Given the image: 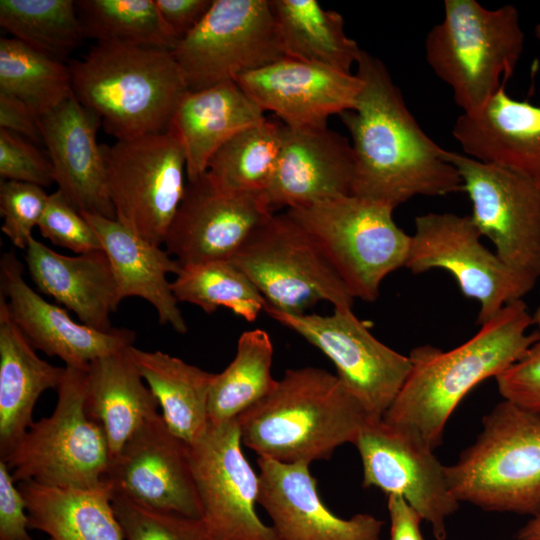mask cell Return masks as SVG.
Returning a JSON list of instances; mask_svg holds the SVG:
<instances>
[{"label":"cell","instance_id":"1","mask_svg":"<svg viewBox=\"0 0 540 540\" xmlns=\"http://www.w3.org/2000/svg\"><path fill=\"white\" fill-rule=\"evenodd\" d=\"M356 66L363 86L355 107L340 115L352 139V195L395 209L415 196L461 191L448 150L419 126L384 63L362 50Z\"/></svg>","mask_w":540,"mask_h":540},{"label":"cell","instance_id":"2","mask_svg":"<svg viewBox=\"0 0 540 540\" xmlns=\"http://www.w3.org/2000/svg\"><path fill=\"white\" fill-rule=\"evenodd\" d=\"M522 299L505 305L461 345L443 351L432 345L411 350V370L382 419L417 433L433 449L461 400L479 383L518 361L538 338Z\"/></svg>","mask_w":540,"mask_h":540},{"label":"cell","instance_id":"3","mask_svg":"<svg viewBox=\"0 0 540 540\" xmlns=\"http://www.w3.org/2000/svg\"><path fill=\"white\" fill-rule=\"evenodd\" d=\"M368 418L337 375L316 367L286 370L237 417L242 444L258 457L308 465L354 444Z\"/></svg>","mask_w":540,"mask_h":540},{"label":"cell","instance_id":"4","mask_svg":"<svg viewBox=\"0 0 540 540\" xmlns=\"http://www.w3.org/2000/svg\"><path fill=\"white\" fill-rule=\"evenodd\" d=\"M68 66L73 95L116 140L167 131L189 91L167 49L96 42Z\"/></svg>","mask_w":540,"mask_h":540},{"label":"cell","instance_id":"5","mask_svg":"<svg viewBox=\"0 0 540 540\" xmlns=\"http://www.w3.org/2000/svg\"><path fill=\"white\" fill-rule=\"evenodd\" d=\"M525 35L517 8L487 9L475 0H445L444 16L425 40V57L463 113L482 107L512 77Z\"/></svg>","mask_w":540,"mask_h":540},{"label":"cell","instance_id":"6","mask_svg":"<svg viewBox=\"0 0 540 540\" xmlns=\"http://www.w3.org/2000/svg\"><path fill=\"white\" fill-rule=\"evenodd\" d=\"M476 441L445 467L453 496L486 511L540 510V412L507 400L482 420Z\"/></svg>","mask_w":540,"mask_h":540},{"label":"cell","instance_id":"7","mask_svg":"<svg viewBox=\"0 0 540 540\" xmlns=\"http://www.w3.org/2000/svg\"><path fill=\"white\" fill-rule=\"evenodd\" d=\"M87 368L65 366L55 409L34 422L3 460L15 483L63 489L105 486L112 457L101 426L85 410Z\"/></svg>","mask_w":540,"mask_h":540},{"label":"cell","instance_id":"8","mask_svg":"<svg viewBox=\"0 0 540 540\" xmlns=\"http://www.w3.org/2000/svg\"><path fill=\"white\" fill-rule=\"evenodd\" d=\"M393 208L345 195L286 210L315 240L351 295L379 296L382 281L405 263L411 235L397 226Z\"/></svg>","mask_w":540,"mask_h":540},{"label":"cell","instance_id":"9","mask_svg":"<svg viewBox=\"0 0 540 540\" xmlns=\"http://www.w3.org/2000/svg\"><path fill=\"white\" fill-rule=\"evenodd\" d=\"M268 307L303 314L320 301L352 308L354 297L311 235L287 212L262 221L230 259Z\"/></svg>","mask_w":540,"mask_h":540},{"label":"cell","instance_id":"10","mask_svg":"<svg viewBox=\"0 0 540 540\" xmlns=\"http://www.w3.org/2000/svg\"><path fill=\"white\" fill-rule=\"evenodd\" d=\"M101 148L116 220L148 242L163 245L186 189L181 145L165 131Z\"/></svg>","mask_w":540,"mask_h":540},{"label":"cell","instance_id":"11","mask_svg":"<svg viewBox=\"0 0 540 540\" xmlns=\"http://www.w3.org/2000/svg\"><path fill=\"white\" fill-rule=\"evenodd\" d=\"M172 54L189 91L235 81L285 58L269 0H213Z\"/></svg>","mask_w":540,"mask_h":540},{"label":"cell","instance_id":"12","mask_svg":"<svg viewBox=\"0 0 540 540\" xmlns=\"http://www.w3.org/2000/svg\"><path fill=\"white\" fill-rule=\"evenodd\" d=\"M472 204L470 215L495 254L514 274L535 286L540 279V182L448 151Z\"/></svg>","mask_w":540,"mask_h":540},{"label":"cell","instance_id":"13","mask_svg":"<svg viewBox=\"0 0 540 540\" xmlns=\"http://www.w3.org/2000/svg\"><path fill=\"white\" fill-rule=\"evenodd\" d=\"M414 226L405 267L414 274L448 271L461 293L479 303L477 324L488 322L534 288L481 243L470 215L430 212L417 216Z\"/></svg>","mask_w":540,"mask_h":540},{"label":"cell","instance_id":"14","mask_svg":"<svg viewBox=\"0 0 540 540\" xmlns=\"http://www.w3.org/2000/svg\"><path fill=\"white\" fill-rule=\"evenodd\" d=\"M264 311L333 362L337 376L369 417H383L410 373L409 356L374 337L352 308H334L330 315L289 314L268 306Z\"/></svg>","mask_w":540,"mask_h":540},{"label":"cell","instance_id":"15","mask_svg":"<svg viewBox=\"0 0 540 540\" xmlns=\"http://www.w3.org/2000/svg\"><path fill=\"white\" fill-rule=\"evenodd\" d=\"M238 419L209 422L189 445L201 520L211 540H280L257 514L259 475L242 451Z\"/></svg>","mask_w":540,"mask_h":540},{"label":"cell","instance_id":"16","mask_svg":"<svg viewBox=\"0 0 540 540\" xmlns=\"http://www.w3.org/2000/svg\"><path fill=\"white\" fill-rule=\"evenodd\" d=\"M354 445L363 466V486L402 496L432 529L436 540L447 537L446 520L457 511L445 467L417 433L369 417Z\"/></svg>","mask_w":540,"mask_h":540},{"label":"cell","instance_id":"17","mask_svg":"<svg viewBox=\"0 0 540 540\" xmlns=\"http://www.w3.org/2000/svg\"><path fill=\"white\" fill-rule=\"evenodd\" d=\"M105 484L144 506L201 519L189 445L160 413L147 419L112 459Z\"/></svg>","mask_w":540,"mask_h":540},{"label":"cell","instance_id":"18","mask_svg":"<svg viewBox=\"0 0 540 540\" xmlns=\"http://www.w3.org/2000/svg\"><path fill=\"white\" fill-rule=\"evenodd\" d=\"M273 213L265 195L224 192L204 174L186 184L164 242L165 250L182 267L230 260L251 232Z\"/></svg>","mask_w":540,"mask_h":540},{"label":"cell","instance_id":"19","mask_svg":"<svg viewBox=\"0 0 540 540\" xmlns=\"http://www.w3.org/2000/svg\"><path fill=\"white\" fill-rule=\"evenodd\" d=\"M235 82L264 111L292 128L326 127L329 117L352 110L363 86L357 74L282 58Z\"/></svg>","mask_w":540,"mask_h":540},{"label":"cell","instance_id":"20","mask_svg":"<svg viewBox=\"0 0 540 540\" xmlns=\"http://www.w3.org/2000/svg\"><path fill=\"white\" fill-rule=\"evenodd\" d=\"M0 296L31 345L59 357L66 366L86 369L96 359L129 348L135 340L132 330H96L75 322L66 310L46 301L24 280L23 265L13 250L0 259Z\"/></svg>","mask_w":540,"mask_h":540},{"label":"cell","instance_id":"21","mask_svg":"<svg viewBox=\"0 0 540 540\" xmlns=\"http://www.w3.org/2000/svg\"><path fill=\"white\" fill-rule=\"evenodd\" d=\"M260 504L280 540H380L384 523L360 513L341 518L323 503L309 465L258 457Z\"/></svg>","mask_w":540,"mask_h":540},{"label":"cell","instance_id":"22","mask_svg":"<svg viewBox=\"0 0 540 540\" xmlns=\"http://www.w3.org/2000/svg\"><path fill=\"white\" fill-rule=\"evenodd\" d=\"M354 172L353 149L347 138L327 126L284 125L277 166L265 196L275 211L352 195Z\"/></svg>","mask_w":540,"mask_h":540},{"label":"cell","instance_id":"23","mask_svg":"<svg viewBox=\"0 0 540 540\" xmlns=\"http://www.w3.org/2000/svg\"><path fill=\"white\" fill-rule=\"evenodd\" d=\"M100 126V119L73 94L40 117L57 190L81 213L116 219L102 148L97 142Z\"/></svg>","mask_w":540,"mask_h":540},{"label":"cell","instance_id":"24","mask_svg":"<svg viewBox=\"0 0 540 540\" xmlns=\"http://www.w3.org/2000/svg\"><path fill=\"white\" fill-rule=\"evenodd\" d=\"M464 154L540 182V106L510 97L505 86L452 128Z\"/></svg>","mask_w":540,"mask_h":540},{"label":"cell","instance_id":"25","mask_svg":"<svg viewBox=\"0 0 540 540\" xmlns=\"http://www.w3.org/2000/svg\"><path fill=\"white\" fill-rule=\"evenodd\" d=\"M24 258L40 292L73 311L81 323L103 332L113 329L110 317L121 300L103 250L66 256L32 236Z\"/></svg>","mask_w":540,"mask_h":540},{"label":"cell","instance_id":"26","mask_svg":"<svg viewBox=\"0 0 540 540\" xmlns=\"http://www.w3.org/2000/svg\"><path fill=\"white\" fill-rule=\"evenodd\" d=\"M96 232L115 278L119 298L140 297L156 310L161 325L177 333L188 330L168 274L177 275L182 266L161 246L139 237L116 219L82 213Z\"/></svg>","mask_w":540,"mask_h":540},{"label":"cell","instance_id":"27","mask_svg":"<svg viewBox=\"0 0 540 540\" xmlns=\"http://www.w3.org/2000/svg\"><path fill=\"white\" fill-rule=\"evenodd\" d=\"M265 119V112L235 81L188 91L167 130L182 147L188 182L205 174L213 155L228 140Z\"/></svg>","mask_w":540,"mask_h":540},{"label":"cell","instance_id":"28","mask_svg":"<svg viewBox=\"0 0 540 540\" xmlns=\"http://www.w3.org/2000/svg\"><path fill=\"white\" fill-rule=\"evenodd\" d=\"M65 367L41 359L13 321L0 296V460H4L34 423L40 395L58 389Z\"/></svg>","mask_w":540,"mask_h":540},{"label":"cell","instance_id":"29","mask_svg":"<svg viewBox=\"0 0 540 540\" xmlns=\"http://www.w3.org/2000/svg\"><path fill=\"white\" fill-rule=\"evenodd\" d=\"M128 348L93 361L87 368L85 410L103 429L112 459L132 434L158 412Z\"/></svg>","mask_w":540,"mask_h":540},{"label":"cell","instance_id":"30","mask_svg":"<svg viewBox=\"0 0 540 540\" xmlns=\"http://www.w3.org/2000/svg\"><path fill=\"white\" fill-rule=\"evenodd\" d=\"M128 353L161 408L170 431L188 445L209 425L208 402L214 373L161 351L134 347Z\"/></svg>","mask_w":540,"mask_h":540},{"label":"cell","instance_id":"31","mask_svg":"<svg viewBox=\"0 0 540 540\" xmlns=\"http://www.w3.org/2000/svg\"><path fill=\"white\" fill-rule=\"evenodd\" d=\"M30 527L48 540H125L111 503V489H63L18 483Z\"/></svg>","mask_w":540,"mask_h":540},{"label":"cell","instance_id":"32","mask_svg":"<svg viewBox=\"0 0 540 540\" xmlns=\"http://www.w3.org/2000/svg\"><path fill=\"white\" fill-rule=\"evenodd\" d=\"M285 58L352 73L362 49L347 36L343 17L316 0H269Z\"/></svg>","mask_w":540,"mask_h":540},{"label":"cell","instance_id":"33","mask_svg":"<svg viewBox=\"0 0 540 540\" xmlns=\"http://www.w3.org/2000/svg\"><path fill=\"white\" fill-rule=\"evenodd\" d=\"M284 124L266 118L228 140L211 158L205 175L219 190L265 195L275 172Z\"/></svg>","mask_w":540,"mask_h":540},{"label":"cell","instance_id":"34","mask_svg":"<svg viewBox=\"0 0 540 540\" xmlns=\"http://www.w3.org/2000/svg\"><path fill=\"white\" fill-rule=\"evenodd\" d=\"M273 344L262 329L244 331L235 357L214 375L208 402L209 422L219 424L237 418L265 397L275 386L272 377Z\"/></svg>","mask_w":540,"mask_h":540},{"label":"cell","instance_id":"35","mask_svg":"<svg viewBox=\"0 0 540 540\" xmlns=\"http://www.w3.org/2000/svg\"><path fill=\"white\" fill-rule=\"evenodd\" d=\"M0 25L12 38L62 62L86 39L72 0H1Z\"/></svg>","mask_w":540,"mask_h":540},{"label":"cell","instance_id":"36","mask_svg":"<svg viewBox=\"0 0 540 540\" xmlns=\"http://www.w3.org/2000/svg\"><path fill=\"white\" fill-rule=\"evenodd\" d=\"M0 91L19 98L40 117L72 94L68 64L14 38H0Z\"/></svg>","mask_w":540,"mask_h":540},{"label":"cell","instance_id":"37","mask_svg":"<svg viewBox=\"0 0 540 540\" xmlns=\"http://www.w3.org/2000/svg\"><path fill=\"white\" fill-rule=\"evenodd\" d=\"M171 288L178 302L196 305L206 313L226 307L249 322L267 305L252 281L229 259L183 266Z\"/></svg>","mask_w":540,"mask_h":540},{"label":"cell","instance_id":"38","mask_svg":"<svg viewBox=\"0 0 540 540\" xmlns=\"http://www.w3.org/2000/svg\"><path fill=\"white\" fill-rule=\"evenodd\" d=\"M85 38L174 50L155 0L76 1Z\"/></svg>","mask_w":540,"mask_h":540},{"label":"cell","instance_id":"39","mask_svg":"<svg viewBox=\"0 0 540 540\" xmlns=\"http://www.w3.org/2000/svg\"><path fill=\"white\" fill-rule=\"evenodd\" d=\"M111 503L125 540H211L199 518L153 509L116 493Z\"/></svg>","mask_w":540,"mask_h":540},{"label":"cell","instance_id":"40","mask_svg":"<svg viewBox=\"0 0 540 540\" xmlns=\"http://www.w3.org/2000/svg\"><path fill=\"white\" fill-rule=\"evenodd\" d=\"M49 194L43 187L12 180L0 182L1 231L13 246L26 249L32 230L45 211Z\"/></svg>","mask_w":540,"mask_h":540},{"label":"cell","instance_id":"41","mask_svg":"<svg viewBox=\"0 0 540 540\" xmlns=\"http://www.w3.org/2000/svg\"><path fill=\"white\" fill-rule=\"evenodd\" d=\"M38 229L43 238L77 255L103 250L90 223L59 190L49 194Z\"/></svg>","mask_w":540,"mask_h":540},{"label":"cell","instance_id":"42","mask_svg":"<svg viewBox=\"0 0 540 540\" xmlns=\"http://www.w3.org/2000/svg\"><path fill=\"white\" fill-rule=\"evenodd\" d=\"M0 176L12 180L50 186L54 181L53 167L49 157L30 140L0 129Z\"/></svg>","mask_w":540,"mask_h":540},{"label":"cell","instance_id":"43","mask_svg":"<svg viewBox=\"0 0 540 540\" xmlns=\"http://www.w3.org/2000/svg\"><path fill=\"white\" fill-rule=\"evenodd\" d=\"M538 338L526 353L495 377L504 400L540 412V328Z\"/></svg>","mask_w":540,"mask_h":540},{"label":"cell","instance_id":"44","mask_svg":"<svg viewBox=\"0 0 540 540\" xmlns=\"http://www.w3.org/2000/svg\"><path fill=\"white\" fill-rule=\"evenodd\" d=\"M25 499L8 469L0 460V540H32Z\"/></svg>","mask_w":540,"mask_h":540},{"label":"cell","instance_id":"45","mask_svg":"<svg viewBox=\"0 0 540 540\" xmlns=\"http://www.w3.org/2000/svg\"><path fill=\"white\" fill-rule=\"evenodd\" d=\"M155 3L168 34L178 45L202 21L213 0H155Z\"/></svg>","mask_w":540,"mask_h":540},{"label":"cell","instance_id":"46","mask_svg":"<svg viewBox=\"0 0 540 540\" xmlns=\"http://www.w3.org/2000/svg\"><path fill=\"white\" fill-rule=\"evenodd\" d=\"M0 129L43 143L40 116L24 101L0 91Z\"/></svg>","mask_w":540,"mask_h":540},{"label":"cell","instance_id":"47","mask_svg":"<svg viewBox=\"0 0 540 540\" xmlns=\"http://www.w3.org/2000/svg\"><path fill=\"white\" fill-rule=\"evenodd\" d=\"M390 540H425L420 531V514L402 497L387 496Z\"/></svg>","mask_w":540,"mask_h":540},{"label":"cell","instance_id":"48","mask_svg":"<svg viewBox=\"0 0 540 540\" xmlns=\"http://www.w3.org/2000/svg\"><path fill=\"white\" fill-rule=\"evenodd\" d=\"M515 540H540V510L518 530Z\"/></svg>","mask_w":540,"mask_h":540},{"label":"cell","instance_id":"49","mask_svg":"<svg viewBox=\"0 0 540 540\" xmlns=\"http://www.w3.org/2000/svg\"><path fill=\"white\" fill-rule=\"evenodd\" d=\"M532 320H533V325H536L537 328H540V304L538 305V307L532 314Z\"/></svg>","mask_w":540,"mask_h":540},{"label":"cell","instance_id":"50","mask_svg":"<svg viewBox=\"0 0 540 540\" xmlns=\"http://www.w3.org/2000/svg\"><path fill=\"white\" fill-rule=\"evenodd\" d=\"M534 35L538 40H540V18L534 27Z\"/></svg>","mask_w":540,"mask_h":540}]
</instances>
